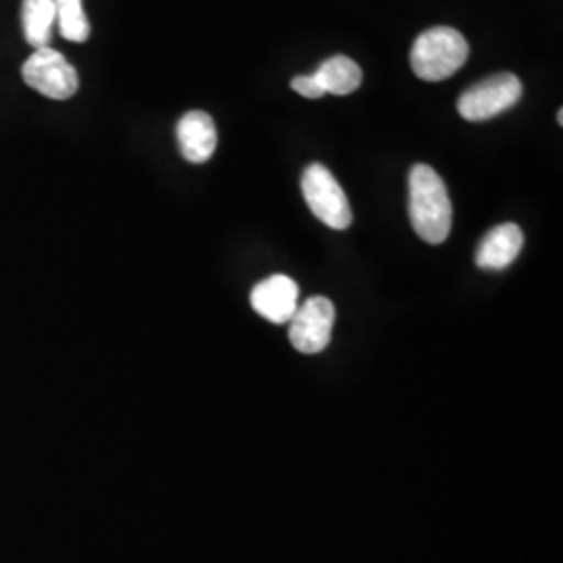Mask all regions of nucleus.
Returning <instances> with one entry per match:
<instances>
[{"label":"nucleus","instance_id":"obj_1","mask_svg":"<svg viewBox=\"0 0 563 563\" xmlns=\"http://www.w3.org/2000/svg\"><path fill=\"white\" fill-rule=\"evenodd\" d=\"M409 218L416 234L428 244H441L451 234L453 205L449 190L443 178L423 163L409 172Z\"/></svg>","mask_w":563,"mask_h":563},{"label":"nucleus","instance_id":"obj_2","mask_svg":"<svg viewBox=\"0 0 563 563\" xmlns=\"http://www.w3.org/2000/svg\"><path fill=\"white\" fill-rule=\"evenodd\" d=\"M470 57V44L453 27L426 30L411 48V69L423 81H443L460 71Z\"/></svg>","mask_w":563,"mask_h":563},{"label":"nucleus","instance_id":"obj_3","mask_svg":"<svg viewBox=\"0 0 563 563\" xmlns=\"http://www.w3.org/2000/svg\"><path fill=\"white\" fill-rule=\"evenodd\" d=\"M301 190L311 213L332 230H346L353 211L339 180L322 163H311L302 172Z\"/></svg>","mask_w":563,"mask_h":563},{"label":"nucleus","instance_id":"obj_4","mask_svg":"<svg viewBox=\"0 0 563 563\" xmlns=\"http://www.w3.org/2000/svg\"><path fill=\"white\" fill-rule=\"evenodd\" d=\"M21 76L30 88L53 101H67L80 88L74 65L51 46L34 51L32 57L23 63Z\"/></svg>","mask_w":563,"mask_h":563},{"label":"nucleus","instance_id":"obj_5","mask_svg":"<svg viewBox=\"0 0 563 563\" xmlns=\"http://www.w3.org/2000/svg\"><path fill=\"white\" fill-rule=\"evenodd\" d=\"M523 86L514 74H495L476 86L467 88L457 101V111L463 120L486 121L497 118L518 104L522 99Z\"/></svg>","mask_w":563,"mask_h":563},{"label":"nucleus","instance_id":"obj_6","mask_svg":"<svg viewBox=\"0 0 563 563\" xmlns=\"http://www.w3.org/2000/svg\"><path fill=\"white\" fill-rule=\"evenodd\" d=\"M336 320V309L330 299L325 297H311L305 302H299L292 320L288 336L292 346L305 353L316 355L332 341V330Z\"/></svg>","mask_w":563,"mask_h":563},{"label":"nucleus","instance_id":"obj_7","mask_svg":"<svg viewBox=\"0 0 563 563\" xmlns=\"http://www.w3.org/2000/svg\"><path fill=\"white\" fill-rule=\"evenodd\" d=\"M251 307L272 323H288L299 307V286L284 274L269 276L251 290Z\"/></svg>","mask_w":563,"mask_h":563},{"label":"nucleus","instance_id":"obj_8","mask_svg":"<svg viewBox=\"0 0 563 563\" xmlns=\"http://www.w3.org/2000/svg\"><path fill=\"white\" fill-rule=\"evenodd\" d=\"M176 134L181 157L195 165L209 162L218 148L216 121L205 111H188L186 115H181Z\"/></svg>","mask_w":563,"mask_h":563},{"label":"nucleus","instance_id":"obj_9","mask_svg":"<svg viewBox=\"0 0 563 563\" xmlns=\"http://www.w3.org/2000/svg\"><path fill=\"white\" fill-rule=\"evenodd\" d=\"M523 232L516 223H501L486 232L476 251V265L481 269L501 272L522 253Z\"/></svg>","mask_w":563,"mask_h":563},{"label":"nucleus","instance_id":"obj_10","mask_svg":"<svg viewBox=\"0 0 563 563\" xmlns=\"http://www.w3.org/2000/svg\"><path fill=\"white\" fill-rule=\"evenodd\" d=\"M318 86L322 88L323 95H336V97H346L355 92L362 86V67L344 55H336L323 60L322 65L311 74Z\"/></svg>","mask_w":563,"mask_h":563},{"label":"nucleus","instance_id":"obj_11","mask_svg":"<svg viewBox=\"0 0 563 563\" xmlns=\"http://www.w3.org/2000/svg\"><path fill=\"white\" fill-rule=\"evenodd\" d=\"M57 21L55 0H23L21 23L23 36L32 48H44L53 41V25Z\"/></svg>","mask_w":563,"mask_h":563},{"label":"nucleus","instance_id":"obj_12","mask_svg":"<svg viewBox=\"0 0 563 563\" xmlns=\"http://www.w3.org/2000/svg\"><path fill=\"white\" fill-rule=\"evenodd\" d=\"M60 36L69 42H86L90 38V23L84 13L81 0H55Z\"/></svg>","mask_w":563,"mask_h":563},{"label":"nucleus","instance_id":"obj_13","mask_svg":"<svg viewBox=\"0 0 563 563\" xmlns=\"http://www.w3.org/2000/svg\"><path fill=\"white\" fill-rule=\"evenodd\" d=\"M290 86H292L295 92H299L305 99L316 101V99H322L323 97L322 88L318 86L313 76H297L295 80L290 81Z\"/></svg>","mask_w":563,"mask_h":563},{"label":"nucleus","instance_id":"obj_14","mask_svg":"<svg viewBox=\"0 0 563 563\" xmlns=\"http://www.w3.org/2000/svg\"><path fill=\"white\" fill-rule=\"evenodd\" d=\"M558 123H560V125H562V123H563V111H562V109H560V111H558Z\"/></svg>","mask_w":563,"mask_h":563}]
</instances>
